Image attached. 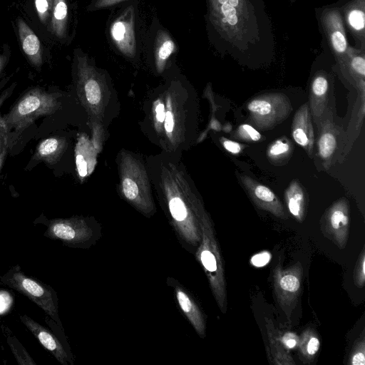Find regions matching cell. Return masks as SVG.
I'll use <instances>...</instances> for the list:
<instances>
[{
  "label": "cell",
  "mask_w": 365,
  "mask_h": 365,
  "mask_svg": "<svg viewBox=\"0 0 365 365\" xmlns=\"http://www.w3.org/2000/svg\"><path fill=\"white\" fill-rule=\"evenodd\" d=\"M201 239L196 252V258L201 264L209 284L221 312L227 308L226 282L224 262L213 224L207 214L197 213Z\"/></svg>",
  "instance_id": "1"
},
{
  "label": "cell",
  "mask_w": 365,
  "mask_h": 365,
  "mask_svg": "<svg viewBox=\"0 0 365 365\" xmlns=\"http://www.w3.org/2000/svg\"><path fill=\"white\" fill-rule=\"evenodd\" d=\"M57 106L53 94L34 88L25 93L2 118L9 131L21 132L37 118L54 112Z\"/></svg>",
  "instance_id": "2"
},
{
  "label": "cell",
  "mask_w": 365,
  "mask_h": 365,
  "mask_svg": "<svg viewBox=\"0 0 365 365\" xmlns=\"http://www.w3.org/2000/svg\"><path fill=\"white\" fill-rule=\"evenodd\" d=\"M138 1L126 4L118 11L108 25L112 45L126 57H135L140 48L137 34Z\"/></svg>",
  "instance_id": "3"
},
{
  "label": "cell",
  "mask_w": 365,
  "mask_h": 365,
  "mask_svg": "<svg viewBox=\"0 0 365 365\" xmlns=\"http://www.w3.org/2000/svg\"><path fill=\"white\" fill-rule=\"evenodd\" d=\"M1 280L27 297L56 322H59L58 305L51 288L27 277L17 267L1 277Z\"/></svg>",
  "instance_id": "4"
},
{
  "label": "cell",
  "mask_w": 365,
  "mask_h": 365,
  "mask_svg": "<svg viewBox=\"0 0 365 365\" xmlns=\"http://www.w3.org/2000/svg\"><path fill=\"white\" fill-rule=\"evenodd\" d=\"M302 278L303 267L300 262L285 269L278 263L274 269V295L289 322L302 290Z\"/></svg>",
  "instance_id": "5"
},
{
  "label": "cell",
  "mask_w": 365,
  "mask_h": 365,
  "mask_svg": "<svg viewBox=\"0 0 365 365\" xmlns=\"http://www.w3.org/2000/svg\"><path fill=\"white\" fill-rule=\"evenodd\" d=\"M44 235L69 245H91L101 236V231L83 219H54L48 224Z\"/></svg>",
  "instance_id": "6"
},
{
  "label": "cell",
  "mask_w": 365,
  "mask_h": 365,
  "mask_svg": "<svg viewBox=\"0 0 365 365\" xmlns=\"http://www.w3.org/2000/svg\"><path fill=\"white\" fill-rule=\"evenodd\" d=\"M247 109L257 126L269 129L286 118L292 107L286 96L272 93L253 99L248 103Z\"/></svg>",
  "instance_id": "7"
},
{
  "label": "cell",
  "mask_w": 365,
  "mask_h": 365,
  "mask_svg": "<svg viewBox=\"0 0 365 365\" xmlns=\"http://www.w3.org/2000/svg\"><path fill=\"white\" fill-rule=\"evenodd\" d=\"M349 206L345 199L334 203L321 220V230L324 236L339 249H344L349 236Z\"/></svg>",
  "instance_id": "8"
},
{
  "label": "cell",
  "mask_w": 365,
  "mask_h": 365,
  "mask_svg": "<svg viewBox=\"0 0 365 365\" xmlns=\"http://www.w3.org/2000/svg\"><path fill=\"white\" fill-rule=\"evenodd\" d=\"M241 180L251 199L258 207L277 217L287 218L281 202L269 187L247 176H242Z\"/></svg>",
  "instance_id": "9"
},
{
  "label": "cell",
  "mask_w": 365,
  "mask_h": 365,
  "mask_svg": "<svg viewBox=\"0 0 365 365\" xmlns=\"http://www.w3.org/2000/svg\"><path fill=\"white\" fill-rule=\"evenodd\" d=\"M20 319L28 329L38 339L40 344L63 365H67L68 356L58 338L27 315H20Z\"/></svg>",
  "instance_id": "10"
},
{
  "label": "cell",
  "mask_w": 365,
  "mask_h": 365,
  "mask_svg": "<svg viewBox=\"0 0 365 365\" xmlns=\"http://www.w3.org/2000/svg\"><path fill=\"white\" fill-rule=\"evenodd\" d=\"M19 41L28 61L35 68L43 64V47L40 39L22 18L16 19Z\"/></svg>",
  "instance_id": "11"
},
{
  "label": "cell",
  "mask_w": 365,
  "mask_h": 365,
  "mask_svg": "<svg viewBox=\"0 0 365 365\" xmlns=\"http://www.w3.org/2000/svg\"><path fill=\"white\" fill-rule=\"evenodd\" d=\"M175 293L178 303L196 332L200 337L205 336L206 323L204 315L187 292L180 285L175 284Z\"/></svg>",
  "instance_id": "12"
},
{
  "label": "cell",
  "mask_w": 365,
  "mask_h": 365,
  "mask_svg": "<svg viewBox=\"0 0 365 365\" xmlns=\"http://www.w3.org/2000/svg\"><path fill=\"white\" fill-rule=\"evenodd\" d=\"M292 137L294 141L311 152L314 143V133L307 104L299 108L294 115L292 125Z\"/></svg>",
  "instance_id": "13"
},
{
  "label": "cell",
  "mask_w": 365,
  "mask_h": 365,
  "mask_svg": "<svg viewBox=\"0 0 365 365\" xmlns=\"http://www.w3.org/2000/svg\"><path fill=\"white\" fill-rule=\"evenodd\" d=\"M68 24V0H53L48 29L57 40L61 42L67 40Z\"/></svg>",
  "instance_id": "14"
},
{
  "label": "cell",
  "mask_w": 365,
  "mask_h": 365,
  "mask_svg": "<svg viewBox=\"0 0 365 365\" xmlns=\"http://www.w3.org/2000/svg\"><path fill=\"white\" fill-rule=\"evenodd\" d=\"M152 40L151 48L153 50L157 66L162 68L176 52L177 44L169 31L163 27L156 30Z\"/></svg>",
  "instance_id": "15"
},
{
  "label": "cell",
  "mask_w": 365,
  "mask_h": 365,
  "mask_svg": "<svg viewBox=\"0 0 365 365\" xmlns=\"http://www.w3.org/2000/svg\"><path fill=\"white\" fill-rule=\"evenodd\" d=\"M264 319L269 341V348H267V352L269 361L276 365H294L295 362L288 350L278 340L272 319L267 317H265Z\"/></svg>",
  "instance_id": "16"
},
{
  "label": "cell",
  "mask_w": 365,
  "mask_h": 365,
  "mask_svg": "<svg viewBox=\"0 0 365 365\" xmlns=\"http://www.w3.org/2000/svg\"><path fill=\"white\" fill-rule=\"evenodd\" d=\"M284 199L289 212L299 222L304 221L306 212L305 194L297 181H293L285 191Z\"/></svg>",
  "instance_id": "17"
},
{
  "label": "cell",
  "mask_w": 365,
  "mask_h": 365,
  "mask_svg": "<svg viewBox=\"0 0 365 365\" xmlns=\"http://www.w3.org/2000/svg\"><path fill=\"white\" fill-rule=\"evenodd\" d=\"M320 339L318 334L312 328L306 329L299 336L298 348L301 361L304 364L311 363L320 348Z\"/></svg>",
  "instance_id": "18"
},
{
  "label": "cell",
  "mask_w": 365,
  "mask_h": 365,
  "mask_svg": "<svg viewBox=\"0 0 365 365\" xmlns=\"http://www.w3.org/2000/svg\"><path fill=\"white\" fill-rule=\"evenodd\" d=\"M62 148L61 139L56 137L46 138L38 145L34 158L46 163H54L61 154Z\"/></svg>",
  "instance_id": "19"
},
{
  "label": "cell",
  "mask_w": 365,
  "mask_h": 365,
  "mask_svg": "<svg viewBox=\"0 0 365 365\" xmlns=\"http://www.w3.org/2000/svg\"><path fill=\"white\" fill-rule=\"evenodd\" d=\"M292 144L286 139H277L267 149V156L273 160H279L289 155Z\"/></svg>",
  "instance_id": "20"
},
{
  "label": "cell",
  "mask_w": 365,
  "mask_h": 365,
  "mask_svg": "<svg viewBox=\"0 0 365 365\" xmlns=\"http://www.w3.org/2000/svg\"><path fill=\"white\" fill-rule=\"evenodd\" d=\"M348 364L350 365L365 364V335L364 331L355 341L349 354Z\"/></svg>",
  "instance_id": "21"
},
{
  "label": "cell",
  "mask_w": 365,
  "mask_h": 365,
  "mask_svg": "<svg viewBox=\"0 0 365 365\" xmlns=\"http://www.w3.org/2000/svg\"><path fill=\"white\" fill-rule=\"evenodd\" d=\"M336 146V141L334 135L331 133H323L318 140V151L319 155L327 159L334 153Z\"/></svg>",
  "instance_id": "22"
},
{
  "label": "cell",
  "mask_w": 365,
  "mask_h": 365,
  "mask_svg": "<svg viewBox=\"0 0 365 365\" xmlns=\"http://www.w3.org/2000/svg\"><path fill=\"white\" fill-rule=\"evenodd\" d=\"M8 344L18 362L21 365H35L36 363L33 361L32 358L26 352L24 348L20 344L19 341L14 337H9L8 339Z\"/></svg>",
  "instance_id": "23"
},
{
  "label": "cell",
  "mask_w": 365,
  "mask_h": 365,
  "mask_svg": "<svg viewBox=\"0 0 365 365\" xmlns=\"http://www.w3.org/2000/svg\"><path fill=\"white\" fill-rule=\"evenodd\" d=\"M53 0H34V6L40 22L48 28Z\"/></svg>",
  "instance_id": "24"
},
{
  "label": "cell",
  "mask_w": 365,
  "mask_h": 365,
  "mask_svg": "<svg viewBox=\"0 0 365 365\" xmlns=\"http://www.w3.org/2000/svg\"><path fill=\"white\" fill-rule=\"evenodd\" d=\"M354 282L359 288L365 284V248L363 247L356 262L354 272Z\"/></svg>",
  "instance_id": "25"
},
{
  "label": "cell",
  "mask_w": 365,
  "mask_h": 365,
  "mask_svg": "<svg viewBox=\"0 0 365 365\" xmlns=\"http://www.w3.org/2000/svg\"><path fill=\"white\" fill-rule=\"evenodd\" d=\"M84 90L87 101L93 105L97 104L101 100V88L97 81L89 78L85 83Z\"/></svg>",
  "instance_id": "26"
},
{
  "label": "cell",
  "mask_w": 365,
  "mask_h": 365,
  "mask_svg": "<svg viewBox=\"0 0 365 365\" xmlns=\"http://www.w3.org/2000/svg\"><path fill=\"white\" fill-rule=\"evenodd\" d=\"M275 334L279 342L286 349H294L298 346L299 336L294 332L280 331L275 328Z\"/></svg>",
  "instance_id": "27"
},
{
  "label": "cell",
  "mask_w": 365,
  "mask_h": 365,
  "mask_svg": "<svg viewBox=\"0 0 365 365\" xmlns=\"http://www.w3.org/2000/svg\"><path fill=\"white\" fill-rule=\"evenodd\" d=\"M235 136L237 138L247 141H258L261 138V134L248 124L240 125L236 131Z\"/></svg>",
  "instance_id": "28"
},
{
  "label": "cell",
  "mask_w": 365,
  "mask_h": 365,
  "mask_svg": "<svg viewBox=\"0 0 365 365\" xmlns=\"http://www.w3.org/2000/svg\"><path fill=\"white\" fill-rule=\"evenodd\" d=\"M220 5V11L225 20L230 25L234 26L237 23V10L228 3V0H215Z\"/></svg>",
  "instance_id": "29"
},
{
  "label": "cell",
  "mask_w": 365,
  "mask_h": 365,
  "mask_svg": "<svg viewBox=\"0 0 365 365\" xmlns=\"http://www.w3.org/2000/svg\"><path fill=\"white\" fill-rule=\"evenodd\" d=\"M128 0H92L87 6L88 11H96L117 6Z\"/></svg>",
  "instance_id": "30"
},
{
  "label": "cell",
  "mask_w": 365,
  "mask_h": 365,
  "mask_svg": "<svg viewBox=\"0 0 365 365\" xmlns=\"http://www.w3.org/2000/svg\"><path fill=\"white\" fill-rule=\"evenodd\" d=\"M123 190L125 196L129 200H135L139 194L137 184L130 178H126L123 181Z\"/></svg>",
  "instance_id": "31"
},
{
  "label": "cell",
  "mask_w": 365,
  "mask_h": 365,
  "mask_svg": "<svg viewBox=\"0 0 365 365\" xmlns=\"http://www.w3.org/2000/svg\"><path fill=\"white\" fill-rule=\"evenodd\" d=\"M350 25L356 30H361L364 27V14L360 10H353L349 14Z\"/></svg>",
  "instance_id": "32"
},
{
  "label": "cell",
  "mask_w": 365,
  "mask_h": 365,
  "mask_svg": "<svg viewBox=\"0 0 365 365\" xmlns=\"http://www.w3.org/2000/svg\"><path fill=\"white\" fill-rule=\"evenodd\" d=\"M312 88L316 96H324L328 89L327 80L323 76L317 77L312 83Z\"/></svg>",
  "instance_id": "33"
},
{
  "label": "cell",
  "mask_w": 365,
  "mask_h": 365,
  "mask_svg": "<svg viewBox=\"0 0 365 365\" xmlns=\"http://www.w3.org/2000/svg\"><path fill=\"white\" fill-rule=\"evenodd\" d=\"M331 42L334 49L342 53L346 48V41L343 34L339 31H334L331 35Z\"/></svg>",
  "instance_id": "34"
},
{
  "label": "cell",
  "mask_w": 365,
  "mask_h": 365,
  "mask_svg": "<svg viewBox=\"0 0 365 365\" xmlns=\"http://www.w3.org/2000/svg\"><path fill=\"white\" fill-rule=\"evenodd\" d=\"M270 259V253L264 251L253 255L250 259V262L255 267H261L269 263Z\"/></svg>",
  "instance_id": "35"
},
{
  "label": "cell",
  "mask_w": 365,
  "mask_h": 365,
  "mask_svg": "<svg viewBox=\"0 0 365 365\" xmlns=\"http://www.w3.org/2000/svg\"><path fill=\"white\" fill-rule=\"evenodd\" d=\"M11 51V47L7 43H4L0 49V74L8 63Z\"/></svg>",
  "instance_id": "36"
},
{
  "label": "cell",
  "mask_w": 365,
  "mask_h": 365,
  "mask_svg": "<svg viewBox=\"0 0 365 365\" xmlns=\"http://www.w3.org/2000/svg\"><path fill=\"white\" fill-rule=\"evenodd\" d=\"M76 163L78 175L81 178L86 177L88 174V165L84 156L81 153H77Z\"/></svg>",
  "instance_id": "37"
},
{
  "label": "cell",
  "mask_w": 365,
  "mask_h": 365,
  "mask_svg": "<svg viewBox=\"0 0 365 365\" xmlns=\"http://www.w3.org/2000/svg\"><path fill=\"white\" fill-rule=\"evenodd\" d=\"M9 132L2 117H0V153L5 147L8 146Z\"/></svg>",
  "instance_id": "38"
},
{
  "label": "cell",
  "mask_w": 365,
  "mask_h": 365,
  "mask_svg": "<svg viewBox=\"0 0 365 365\" xmlns=\"http://www.w3.org/2000/svg\"><path fill=\"white\" fill-rule=\"evenodd\" d=\"M222 144L224 148L232 154H238L242 150V145L235 141L225 139Z\"/></svg>",
  "instance_id": "39"
},
{
  "label": "cell",
  "mask_w": 365,
  "mask_h": 365,
  "mask_svg": "<svg viewBox=\"0 0 365 365\" xmlns=\"http://www.w3.org/2000/svg\"><path fill=\"white\" fill-rule=\"evenodd\" d=\"M351 66L355 71L361 76L365 75V60L364 58L356 56L352 59Z\"/></svg>",
  "instance_id": "40"
},
{
  "label": "cell",
  "mask_w": 365,
  "mask_h": 365,
  "mask_svg": "<svg viewBox=\"0 0 365 365\" xmlns=\"http://www.w3.org/2000/svg\"><path fill=\"white\" fill-rule=\"evenodd\" d=\"M165 129L167 133H171L173 130L174 120L173 115L170 111L165 112Z\"/></svg>",
  "instance_id": "41"
},
{
  "label": "cell",
  "mask_w": 365,
  "mask_h": 365,
  "mask_svg": "<svg viewBox=\"0 0 365 365\" xmlns=\"http://www.w3.org/2000/svg\"><path fill=\"white\" fill-rule=\"evenodd\" d=\"M155 111L157 120L160 123L163 122L165 117V111L163 104L159 103L155 108Z\"/></svg>",
  "instance_id": "42"
},
{
  "label": "cell",
  "mask_w": 365,
  "mask_h": 365,
  "mask_svg": "<svg viewBox=\"0 0 365 365\" xmlns=\"http://www.w3.org/2000/svg\"><path fill=\"white\" fill-rule=\"evenodd\" d=\"M8 146L5 147L1 153H0V170L1 169L2 165L4 163V161L6 158V153H7Z\"/></svg>",
  "instance_id": "43"
},
{
  "label": "cell",
  "mask_w": 365,
  "mask_h": 365,
  "mask_svg": "<svg viewBox=\"0 0 365 365\" xmlns=\"http://www.w3.org/2000/svg\"><path fill=\"white\" fill-rule=\"evenodd\" d=\"M228 3L232 6L235 7L239 4V0H228Z\"/></svg>",
  "instance_id": "44"
},
{
  "label": "cell",
  "mask_w": 365,
  "mask_h": 365,
  "mask_svg": "<svg viewBox=\"0 0 365 365\" xmlns=\"http://www.w3.org/2000/svg\"><path fill=\"white\" fill-rule=\"evenodd\" d=\"M4 99H5V96L0 97V107H1L3 101H4Z\"/></svg>",
  "instance_id": "45"
}]
</instances>
